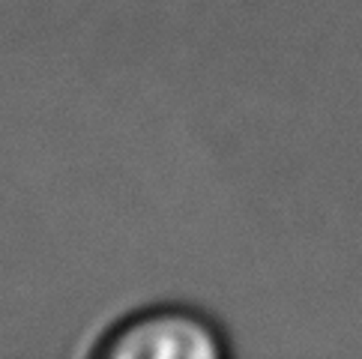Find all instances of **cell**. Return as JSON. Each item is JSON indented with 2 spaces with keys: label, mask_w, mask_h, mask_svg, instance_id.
Here are the masks:
<instances>
[{
  "label": "cell",
  "mask_w": 362,
  "mask_h": 359,
  "mask_svg": "<svg viewBox=\"0 0 362 359\" xmlns=\"http://www.w3.org/2000/svg\"><path fill=\"white\" fill-rule=\"evenodd\" d=\"M230 353L225 326L186 302L144 305L108 326L90 348L96 359H228Z\"/></svg>",
  "instance_id": "cell-1"
}]
</instances>
